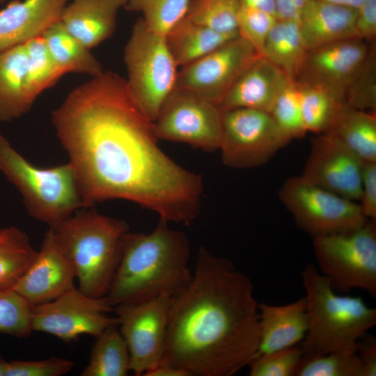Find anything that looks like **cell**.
I'll return each instance as SVG.
<instances>
[{"mask_svg":"<svg viewBox=\"0 0 376 376\" xmlns=\"http://www.w3.org/2000/svg\"><path fill=\"white\" fill-rule=\"evenodd\" d=\"M52 121L84 208L123 199L169 223L188 226L199 216L202 176L160 148L152 122L121 77L103 71L76 87L53 111Z\"/></svg>","mask_w":376,"mask_h":376,"instance_id":"1","label":"cell"},{"mask_svg":"<svg viewBox=\"0 0 376 376\" xmlns=\"http://www.w3.org/2000/svg\"><path fill=\"white\" fill-rule=\"evenodd\" d=\"M251 279L201 246L189 283L170 299L163 361L189 376H230L253 359L258 304Z\"/></svg>","mask_w":376,"mask_h":376,"instance_id":"2","label":"cell"},{"mask_svg":"<svg viewBox=\"0 0 376 376\" xmlns=\"http://www.w3.org/2000/svg\"><path fill=\"white\" fill-rule=\"evenodd\" d=\"M169 224L159 219L150 233H124L119 264L107 295L113 307L171 297L189 283V240Z\"/></svg>","mask_w":376,"mask_h":376,"instance_id":"3","label":"cell"},{"mask_svg":"<svg viewBox=\"0 0 376 376\" xmlns=\"http://www.w3.org/2000/svg\"><path fill=\"white\" fill-rule=\"evenodd\" d=\"M52 228L71 261L78 289L92 297L107 295L119 264L126 221L87 208L80 209Z\"/></svg>","mask_w":376,"mask_h":376,"instance_id":"4","label":"cell"},{"mask_svg":"<svg viewBox=\"0 0 376 376\" xmlns=\"http://www.w3.org/2000/svg\"><path fill=\"white\" fill-rule=\"evenodd\" d=\"M301 276L308 317L300 345L303 355L356 350L359 339L376 324V308L361 297L336 294L313 264H308Z\"/></svg>","mask_w":376,"mask_h":376,"instance_id":"5","label":"cell"},{"mask_svg":"<svg viewBox=\"0 0 376 376\" xmlns=\"http://www.w3.org/2000/svg\"><path fill=\"white\" fill-rule=\"evenodd\" d=\"M0 172L20 193L29 214L53 227L84 208L71 164L40 168L0 132Z\"/></svg>","mask_w":376,"mask_h":376,"instance_id":"6","label":"cell"},{"mask_svg":"<svg viewBox=\"0 0 376 376\" xmlns=\"http://www.w3.org/2000/svg\"><path fill=\"white\" fill-rule=\"evenodd\" d=\"M125 79L134 101L152 122L174 89L178 75L164 36L150 30L143 19L134 24L125 47Z\"/></svg>","mask_w":376,"mask_h":376,"instance_id":"7","label":"cell"},{"mask_svg":"<svg viewBox=\"0 0 376 376\" xmlns=\"http://www.w3.org/2000/svg\"><path fill=\"white\" fill-rule=\"evenodd\" d=\"M312 239L317 268L336 292L359 288L376 297V221Z\"/></svg>","mask_w":376,"mask_h":376,"instance_id":"8","label":"cell"},{"mask_svg":"<svg viewBox=\"0 0 376 376\" xmlns=\"http://www.w3.org/2000/svg\"><path fill=\"white\" fill-rule=\"evenodd\" d=\"M278 195L297 226L312 237L353 230L368 220L359 203L301 175L288 178Z\"/></svg>","mask_w":376,"mask_h":376,"instance_id":"9","label":"cell"},{"mask_svg":"<svg viewBox=\"0 0 376 376\" xmlns=\"http://www.w3.org/2000/svg\"><path fill=\"white\" fill-rule=\"evenodd\" d=\"M222 111L219 150L226 166L250 169L262 166L290 141L267 111L249 108Z\"/></svg>","mask_w":376,"mask_h":376,"instance_id":"10","label":"cell"},{"mask_svg":"<svg viewBox=\"0 0 376 376\" xmlns=\"http://www.w3.org/2000/svg\"><path fill=\"white\" fill-rule=\"evenodd\" d=\"M223 111L217 104L175 86L152 122L159 139L184 143L205 152L219 149Z\"/></svg>","mask_w":376,"mask_h":376,"instance_id":"11","label":"cell"},{"mask_svg":"<svg viewBox=\"0 0 376 376\" xmlns=\"http://www.w3.org/2000/svg\"><path fill=\"white\" fill-rule=\"evenodd\" d=\"M113 310L107 296L92 297L74 286L52 301L33 306L31 327L67 342L81 335L97 338L118 325L116 316L107 315Z\"/></svg>","mask_w":376,"mask_h":376,"instance_id":"12","label":"cell"},{"mask_svg":"<svg viewBox=\"0 0 376 376\" xmlns=\"http://www.w3.org/2000/svg\"><path fill=\"white\" fill-rule=\"evenodd\" d=\"M170 299L159 296L149 300L118 304L113 311L130 356V371L143 375L164 357Z\"/></svg>","mask_w":376,"mask_h":376,"instance_id":"13","label":"cell"},{"mask_svg":"<svg viewBox=\"0 0 376 376\" xmlns=\"http://www.w3.org/2000/svg\"><path fill=\"white\" fill-rule=\"evenodd\" d=\"M260 56L250 43L237 36L181 67L175 86L219 105L240 76Z\"/></svg>","mask_w":376,"mask_h":376,"instance_id":"14","label":"cell"},{"mask_svg":"<svg viewBox=\"0 0 376 376\" xmlns=\"http://www.w3.org/2000/svg\"><path fill=\"white\" fill-rule=\"evenodd\" d=\"M371 45L353 37L308 49L295 81L321 87L345 102V93Z\"/></svg>","mask_w":376,"mask_h":376,"instance_id":"15","label":"cell"},{"mask_svg":"<svg viewBox=\"0 0 376 376\" xmlns=\"http://www.w3.org/2000/svg\"><path fill=\"white\" fill-rule=\"evenodd\" d=\"M363 162L328 133L311 141L301 175L308 181L347 199H359Z\"/></svg>","mask_w":376,"mask_h":376,"instance_id":"16","label":"cell"},{"mask_svg":"<svg viewBox=\"0 0 376 376\" xmlns=\"http://www.w3.org/2000/svg\"><path fill=\"white\" fill-rule=\"evenodd\" d=\"M75 279L71 261L49 228L33 261L13 288L36 306L62 295L75 286Z\"/></svg>","mask_w":376,"mask_h":376,"instance_id":"17","label":"cell"},{"mask_svg":"<svg viewBox=\"0 0 376 376\" xmlns=\"http://www.w3.org/2000/svg\"><path fill=\"white\" fill-rule=\"evenodd\" d=\"M70 0H14L0 10V52L41 36Z\"/></svg>","mask_w":376,"mask_h":376,"instance_id":"18","label":"cell"},{"mask_svg":"<svg viewBox=\"0 0 376 376\" xmlns=\"http://www.w3.org/2000/svg\"><path fill=\"white\" fill-rule=\"evenodd\" d=\"M290 81L281 69L260 56L240 76L219 106L222 111L249 108L270 113Z\"/></svg>","mask_w":376,"mask_h":376,"instance_id":"19","label":"cell"},{"mask_svg":"<svg viewBox=\"0 0 376 376\" xmlns=\"http://www.w3.org/2000/svg\"><path fill=\"white\" fill-rule=\"evenodd\" d=\"M258 311L259 343L251 361L295 346L304 339L308 330L304 297L281 306L262 303L258 304Z\"/></svg>","mask_w":376,"mask_h":376,"instance_id":"20","label":"cell"},{"mask_svg":"<svg viewBox=\"0 0 376 376\" xmlns=\"http://www.w3.org/2000/svg\"><path fill=\"white\" fill-rule=\"evenodd\" d=\"M127 0H70L60 21L88 49L109 38L115 31L118 10Z\"/></svg>","mask_w":376,"mask_h":376,"instance_id":"21","label":"cell"},{"mask_svg":"<svg viewBox=\"0 0 376 376\" xmlns=\"http://www.w3.org/2000/svg\"><path fill=\"white\" fill-rule=\"evenodd\" d=\"M357 10L320 0H311L299 19L307 49L355 36Z\"/></svg>","mask_w":376,"mask_h":376,"instance_id":"22","label":"cell"},{"mask_svg":"<svg viewBox=\"0 0 376 376\" xmlns=\"http://www.w3.org/2000/svg\"><path fill=\"white\" fill-rule=\"evenodd\" d=\"M33 102L28 86L24 43L0 52V121L19 118Z\"/></svg>","mask_w":376,"mask_h":376,"instance_id":"23","label":"cell"},{"mask_svg":"<svg viewBox=\"0 0 376 376\" xmlns=\"http://www.w3.org/2000/svg\"><path fill=\"white\" fill-rule=\"evenodd\" d=\"M324 133L334 136L362 162H376L375 112L344 103Z\"/></svg>","mask_w":376,"mask_h":376,"instance_id":"24","label":"cell"},{"mask_svg":"<svg viewBox=\"0 0 376 376\" xmlns=\"http://www.w3.org/2000/svg\"><path fill=\"white\" fill-rule=\"evenodd\" d=\"M238 33H220L184 17L164 36L177 66H185L217 49Z\"/></svg>","mask_w":376,"mask_h":376,"instance_id":"25","label":"cell"},{"mask_svg":"<svg viewBox=\"0 0 376 376\" xmlns=\"http://www.w3.org/2000/svg\"><path fill=\"white\" fill-rule=\"evenodd\" d=\"M307 50L299 21L277 19L266 38L261 55L295 81Z\"/></svg>","mask_w":376,"mask_h":376,"instance_id":"26","label":"cell"},{"mask_svg":"<svg viewBox=\"0 0 376 376\" xmlns=\"http://www.w3.org/2000/svg\"><path fill=\"white\" fill-rule=\"evenodd\" d=\"M42 36L53 60L65 74L76 72L94 77L103 72L101 64L90 49L70 33L60 20Z\"/></svg>","mask_w":376,"mask_h":376,"instance_id":"27","label":"cell"},{"mask_svg":"<svg viewBox=\"0 0 376 376\" xmlns=\"http://www.w3.org/2000/svg\"><path fill=\"white\" fill-rule=\"evenodd\" d=\"M118 325L105 329L92 348L82 376H125L130 371V356Z\"/></svg>","mask_w":376,"mask_h":376,"instance_id":"28","label":"cell"},{"mask_svg":"<svg viewBox=\"0 0 376 376\" xmlns=\"http://www.w3.org/2000/svg\"><path fill=\"white\" fill-rule=\"evenodd\" d=\"M37 253L26 233L15 226L0 230V290L13 288Z\"/></svg>","mask_w":376,"mask_h":376,"instance_id":"29","label":"cell"},{"mask_svg":"<svg viewBox=\"0 0 376 376\" xmlns=\"http://www.w3.org/2000/svg\"><path fill=\"white\" fill-rule=\"evenodd\" d=\"M296 83L307 132L316 134L325 132L338 110L345 102L321 87L297 81Z\"/></svg>","mask_w":376,"mask_h":376,"instance_id":"30","label":"cell"},{"mask_svg":"<svg viewBox=\"0 0 376 376\" xmlns=\"http://www.w3.org/2000/svg\"><path fill=\"white\" fill-rule=\"evenodd\" d=\"M24 47L28 86L35 102L44 91L54 86L65 74L53 60L42 36L27 41Z\"/></svg>","mask_w":376,"mask_h":376,"instance_id":"31","label":"cell"},{"mask_svg":"<svg viewBox=\"0 0 376 376\" xmlns=\"http://www.w3.org/2000/svg\"><path fill=\"white\" fill-rule=\"evenodd\" d=\"M239 0H190L185 17L224 33H237Z\"/></svg>","mask_w":376,"mask_h":376,"instance_id":"32","label":"cell"},{"mask_svg":"<svg viewBox=\"0 0 376 376\" xmlns=\"http://www.w3.org/2000/svg\"><path fill=\"white\" fill-rule=\"evenodd\" d=\"M361 362L356 350L303 355L294 376H359Z\"/></svg>","mask_w":376,"mask_h":376,"instance_id":"33","label":"cell"},{"mask_svg":"<svg viewBox=\"0 0 376 376\" xmlns=\"http://www.w3.org/2000/svg\"><path fill=\"white\" fill-rule=\"evenodd\" d=\"M190 0H127L125 8L139 12L146 26L162 36L166 33L187 12Z\"/></svg>","mask_w":376,"mask_h":376,"instance_id":"34","label":"cell"},{"mask_svg":"<svg viewBox=\"0 0 376 376\" xmlns=\"http://www.w3.org/2000/svg\"><path fill=\"white\" fill-rule=\"evenodd\" d=\"M33 306L13 288L0 290V333L15 338L29 336Z\"/></svg>","mask_w":376,"mask_h":376,"instance_id":"35","label":"cell"},{"mask_svg":"<svg viewBox=\"0 0 376 376\" xmlns=\"http://www.w3.org/2000/svg\"><path fill=\"white\" fill-rule=\"evenodd\" d=\"M269 113L290 141L301 138L307 133L296 81H290L282 90Z\"/></svg>","mask_w":376,"mask_h":376,"instance_id":"36","label":"cell"},{"mask_svg":"<svg viewBox=\"0 0 376 376\" xmlns=\"http://www.w3.org/2000/svg\"><path fill=\"white\" fill-rule=\"evenodd\" d=\"M376 52L371 44L369 53L354 75L345 93V103L358 109L376 110Z\"/></svg>","mask_w":376,"mask_h":376,"instance_id":"37","label":"cell"},{"mask_svg":"<svg viewBox=\"0 0 376 376\" xmlns=\"http://www.w3.org/2000/svg\"><path fill=\"white\" fill-rule=\"evenodd\" d=\"M300 345L276 351L253 359L249 366L250 376H294L303 356Z\"/></svg>","mask_w":376,"mask_h":376,"instance_id":"38","label":"cell"},{"mask_svg":"<svg viewBox=\"0 0 376 376\" xmlns=\"http://www.w3.org/2000/svg\"><path fill=\"white\" fill-rule=\"evenodd\" d=\"M276 20L273 15L241 5L237 17L238 36L261 55L266 38Z\"/></svg>","mask_w":376,"mask_h":376,"instance_id":"39","label":"cell"},{"mask_svg":"<svg viewBox=\"0 0 376 376\" xmlns=\"http://www.w3.org/2000/svg\"><path fill=\"white\" fill-rule=\"evenodd\" d=\"M72 361L52 357L43 360L8 361L5 376H60L70 371Z\"/></svg>","mask_w":376,"mask_h":376,"instance_id":"40","label":"cell"},{"mask_svg":"<svg viewBox=\"0 0 376 376\" xmlns=\"http://www.w3.org/2000/svg\"><path fill=\"white\" fill-rule=\"evenodd\" d=\"M359 201L365 217L376 221V162H363Z\"/></svg>","mask_w":376,"mask_h":376,"instance_id":"41","label":"cell"},{"mask_svg":"<svg viewBox=\"0 0 376 376\" xmlns=\"http://www.w3.org/2000/svg\"><path fill=\"white\" fill-rule=\"evenodd\" d=\"M355 36L373 42L376 37V0H366L357 10Z\"/></svg>","mask_w":376,"mask_h":376,"instance_id":"42","label":"cell"},{"mask_svg":"<svg viewBox=\"0 0 376 376\" xmlns=\"http://www.w3.org/2000/svg\"><path fill=\"white\" fill-rule=\"evenodd\" d=\"M356 352L361 362L359 376L376 375V338L364 334L357 341Z\"/></svg>","mask_w":376,"mask_h":376,"instance_id":"43","label":"cell"},{"mask_svg":"<svg viewBox=\"0 0 376 376\" xmlns=\"http://www.w3.org/2000/svg\"><path fill=\"white\" fill-rule=\"evenodd\" d=\"M311 1L275 0L277 19L299 21L301 13Z\"/></svg>","mask_w":376,"mask_h":376,"instance_id":"44","label":"cell"},{"mask_svg":"<svg viewBox=\"0 0 376 376\" xmlns=\"http://www.w3.org/2000/svg\"><path fill=\"white\" fill-rule=\"evenodd\" d=\"M143 376H189L179 368H175L165 361H161L156 366L146 372Z\"/></svg>","mask_w":376,"mask_h":376,"instance_id":"45","label":"cell"},{"mask_svg":"<svg viewBox=\"0 0 376 376\" xmlns=\"http://www.w3.org/2000/svg\"><path fill=\"white\" fill-rule=\"evenodd\" d=\"M242 6L258 9L271 15L276 17L275 0H239Z\"/></svg>","mask_w":376,"mask_h":376,"instance_id":"46","label":"cell"},{"mask_svg":"<svg viewBox=\"0 0 376 376\" xmlns=\"http://www.w3.org/2000/svg\"><path fill=\"white\" fill-rule=\"evenodd\" d=\"M354 9L359 8L366 0H320Z\"/></svg>","mask_w":376,"mask_h":376,"instance_id":"47","label":"cell"},{"mask_svg":"<svg viewBox=\"0 0 376 376\" xmlns=\"http://www.w3.org/2000/svg\"><path fill=\"white\" fill-rule=\"evenodd\" d=\"M8 361L0 356V376H5Z\"/></svg>","mask_w":376,"mask_h":376,"instance_id":"48","label":"cell"},{"mask_svg":"<svg viewBox=\"0 0 376 376\" xmlns=\"http://www.w3.org/2000/svg\"><path fill=\"white\" fill-rule=\"evenodd\" d=\"M6 0H0V4L4 1H6Z\"/></svg>","mask_w":376,"mask_h":376,"instance_id":"49","label":"cell"}]
</instances>
